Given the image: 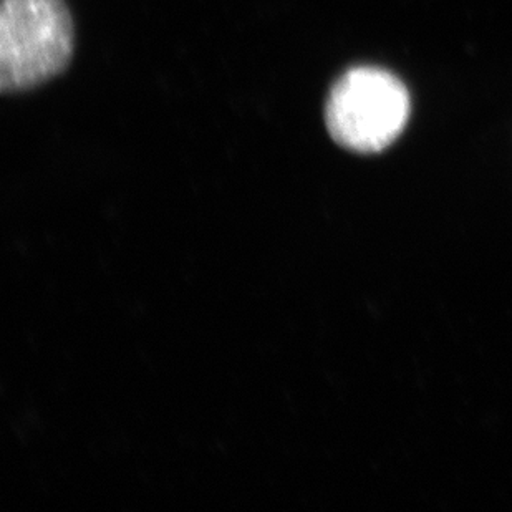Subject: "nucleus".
Returning a JSON list of instances; mask_svg holds the SVG:
<instances>
[{
	"label": "nucleus",
	"instance_id": "f03ea898",
	"mask_svg": "<svg viewBox=\"0 0 512 512\" xmlns=\"http://www.w3.org/2000/svg\"><path fill=\"white\" fill-rule=\"evenodd\" d=\"M72 52V17L63 0H2V92H22L47 82L67 67Z\"/></svg>",
	"mask_w": 512,
	"mask_h": 512
},
{
	"label": "nucleus",
	"instance_id": "f257e3e1",
	"mask_svg": "<svg viewBox=\"0 0 512 512\" xmlns=\"http://www.w3.org/2000/svg\"><path fill=\"white\" fill-rule=\"evenodd\" d=\"M410 112V92L397 75L380 67H353L330 90L325 123L337 145L372 155L398 140Z\"/></svg>",
	"mask_w": 512,
	"mask_h": 512
}]
</instances>
